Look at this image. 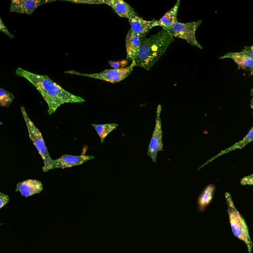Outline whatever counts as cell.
Masks as SVG:
<instances>
[{"label": "cell", "instance_id": "25", "mask_svg": "<svg viewBox=\"0 0 253 253\" xmlns=\"http://www.w3.org/2000/svg\"><path fill=\"white\" fill-rule=\"evenodd\" d=\"M251 108L253 109V98L252 99V101H251Z\"/></svg>", "mask_w": 253, "mask_h": 253}, {"label": "cell", "instance_id": "11", "mask_svg": "<svg viewBox=\"0 0 253 253\" xmlns=\"http://www.w3.org/2000/svg\"><path fill=\"white\" fill-rule=\"evenodd\" d=\"M140 45V37L130 29L126 37V59L132 61L135 60L138 55Z\"/></svg>", "mask_w": 253, "mask_h": 253}, {"label": "cell", "instance_id": "3", "mask_svg": "<svg viewBox=\"0 0 253 253\" xmlns=\"http://www.w3.org/2000/svg\"><path fill=\"white\" fill-rule=\"evenodd\" d=\"M229 221L233 234L246 244L249 253H251L253 244L246 223L235 208L229 193H225Z\"/></svg>", "mask_w": 253, "mask_h": 253}, {"label": "cell", "instance_id": "4", "mask_svg": "<svg viewBox=\"0 0 253 253\" xmlns=\"http://www.w3.org/2000/svg\"><path fill=\"white\" fill-rule=\"evenodd\" d=\"M21 111L26 123L29 137L43 160L44 166L42 170L46 172L52 169L53 160L50 157L41 131L29 118L24 106L21 107Z\"/></svg>", "mask_w": 253, "mask_h": 253}, {"label": "cell", "instance_id": "26", "mask_svg": "<svg viewBox=\"0 0 253 253\" xmlns=\"http://www.w3.org/2000/svg\"><path fill=\"white\" fill-rule=\"evenodd\" d=\"M251 75H253V67L251 68Z\"/></svg>", "mask_w": 253, "mask_h": 253}, {"label": "cell", "instance_id": "15", "mask_svg": "<svg viewBox=\"0 0 253 253\" xmlns=\"http://www.w3.org/2000/svg\"><path fill=\"white\" fill-rule=\"evenodd\" d=\"M226 58L233 60L240 68H252L253 66V59L244 50L241 52H229L219 57L220 59Z\"/></svg>", "mask_w": 253, "mask_h": 253}, {"label": "cell", "instance_id": "18", "mask_svg": "<svg viewBox=\"0 0 253 253\" xmlns=\"http://www.w3.org/2000/svg\"><path fill=\"white\" fill-rule=\"evenodd\" d=\"M91 125L99 135L101 143L103 142L105 137L118 126L116 123Z\"/></svg>", "mask_w": 253, "mask_h": 253}, {"label": "cell", "instance_id": "8", "mask_svg": "<svg viewBox=\"0 0 253 253\" xmlns=\"http://www.w3.org/2000/svg\"><path fill=\"white\" fill-rule=\"evenodd\" d=\"M94 158L92 155H63L59 158L53 160L52 169L57 168H68L73 166L81 165L83 163Z\"/></svg>", "mask_w": 253, "mask_h": 253}, {"label": "cell", "instance_id": "6", "mask_svg": "<svg viewBox=\"0 0 253 253\" xmlns=\"http://www.w3.org/2000/svg\"><path fill=\"white\" fill-rule=\"evenodd\" d=\"M202 21V20L188 23L177 21L168 31L173 37L184 39L190 44L202 49L203 47L198 42L195 36L196 31Z\"/></svg>", "mask_w": 253, "mask_h": 253}, {"label": "cell", "instance_id": "23", "mask_svg": "<svg viewBox=\"0 0 253 253\" xmlns=\"http://www.w3.org/2000/svg\"><path fill=\"white\" fill-rule=\"evenodd\" d=\"M0 31L6 34L11 39L14 38V36L9 32L6 26L3 23L1 18L0 19Z\"/></svg>", "mask_w": 253, "mask_h": 253}, {"label": "cell", "instance_id": "22", "mask_svg": "<svg viewBox=\"0 0 253 253\" xmlns=\"http://www.w3.org/2000/svg\"><path fill=\"white\" fill-rule=\"evenodd\" d=\"M9 201V197L8 195L0 192V209H1L4 207L6 204L8 203Z\"/></svg>", "mask_w": 253, "mask_h": 253}, {"label": "cell", "instance_id": "16", "mask_svg": "<svg viewBox=\"0 0 253 253\" xmlns=\"http://www.w3.org/2000/svg\"><path fill=\"white\" fill-rule=\"evenodd\" d=\"M253 141V126L249 130L247 135L240 141L236 143L228 148L221 151L220 153H219L217 155L211 158L209 161H208L206 164H207L208 162L213 160L215 158L218 157L223 155L224 154L227 153L231 151L234 150L235 149H242L244 147H245L247 144H248L250 142Z\"/></svg>", "mask_w": 253, "mask_h": 253}, {"label": "cell", "instance_id": "10", "mask_svg": "<svg viewBox=\"0 0 253 253\" xmlns=\"http://www.w3.org/2000/svg\"><path fill=\"white\" fill-rule=\"evenodd\" d=\"M51 1L52 0H13L11 1L10 11L31 15L39 6Z\"/></svg>", "mask_w": 253, "mask_h": 253}, {"label": "cell", "instance_id": "1", "mask_svg": "<svg viewBox=\"0 0 253 253\" xmlns=\"http://www.w3.org/2000/svg\"><path fill=\"white\" fill-rule=\"evenodd\" d=\"M16 74L32 84L41 93L48 107L49 115L54 113L64 103H83L84 99L64 89L45 75H39L18 67Z\"/></svg>", "mask_w": 253, "mask_h": 253}, {"label": "cell", "instance_id": "13", "mask_svg": "<svg viewBox=\"0 0 253 253\" xmlns=\"http://www.w3.org/2000/svg\"><path fill=\"white\" fill-rule=\"evenodd\" d=\"M120 17L129 19L136 12L129 4L122 0H104Z\"/></svg>", "mask_w": 253, "mask_h": 253}, {"label": "cell", "instance_id": "17", "mask_svg": "<svg viewBox=\"0 0 253 253\" xmlns=\"http://www.w3.org/2000/svg\"><path fill=\"white\" fill-rule=\"evenodd\" d=\"M214 186L213 184L208 185L200 195L198 204L199 209L201 211L209 204L212 200Z\"/></svg>", "mask_w": 253, "mask_h": 253}, {"label": "cell", "instance_id": "7", "mask_svg": "<svg viewBox=\"0 0 253 253\" xmlns=\"http://www.w3.org/2000/svg\"><path fill=\"white\" fill-rule=\"evenodd\" d=\"M161 110L162 105L159 104L157 109L155 126L147 152V155L151 158L152 161L154 162H157L156 160L158 153L160 151L163 150L162 129L160 118Z\"/></svg>", "mask_w": 253, "mask_h": 253}, {"label": "cell", "instance_id": "9", "mask_svg": "<svg viewBox=\"0 0 253 253\" xmlns=\"http://www.w3.org/2000/svg\"><path fill=\"white\" fill-rule=\"evenodd\" d=\"M158 20H146L134 13L129 19L131 29L139 37L142 38L154 27L157 26Z\"/></svg>", "mask_w": 253, "mask_h": 253}, {"label": "cell", "instance_id": "19", "mask_svg": "<svg viewBox=\"0 0 253 253\" xmlns=\"http://www.w3.org/2000/svg\"><path fill=\"white\" fill-rule=\"evenodd\" d=\"M14 98V95L2 88H0V105L8 107Z\"/></svg>", "mask_w": 253, "mask_h": 253}, {"label": "cell", "instance_id": "14", "mask_svg": "<svg viewBox=\"0 0 253 253\" xmlns=\"http://www.w3.org/2000/svg\"><path fill=\"white\" fill-rule=\"evenodd\" d=\"M180 3V0H178L174 5L158 20L157 26L169 30L177 21V15Z\"/></svg>", "mask_w": 253, "mask_h": 253}, {"label": "cell", "instance_id": "21", "mask_svg": "<svg viewBox=\"0 0 253 253\" xmlns=\"http://www.w3.org/2000/svg\"><path fill=\"white\" fill-rule=\"evenodd\" d=\"M240 183L242 185H253V174L242 178Z\"/></svg>", "mask_w": 253, "mask_h": 253}, {"label": "cell", "instance_id": "2", "mask_svg": "<svg viewBox=\"0 0 253 253\" xmlns=\"http://www.w3.org/2000/svg\"><path fill=\"white\" fill-rule=\"evenodd\" d=\"M174 41L169 32L164 28L149 38H141L140 49L135 60V66L150 70Z\"/></svg>", "mask_w": 253, "mask_h": 253}, {"label": "cell", "instance_id": "5", "mask_svg": "<svg viewBox=\"0 0 253 253\" xmlns=\"http://www.w3.org/2000/svg\"><path fill=\"white\" fill-rule=\"evenodd\" d=\"M134 66H135V61L133 60L130 65L126 68L105 69L100 73L92 74L82 73L74 70L66 71L64 73L69 74L87 77L114 84L126 79L132 71Z\"/></svg>", "mask_w": 253, "mask_h": 253}, {"label": "cell", "instance_id": "24", "mask_svg": "<svg viewBox=\"0 0 253 253\" xmlns=\"http://www.w3.org/2000/svg\"><path fill=\"white\" fill-rule=\"evenodd\" d=\"M253 59V45L246 47L243 50Z\"/></svg>", "mask_w": 253, "mask_h": 253}, {"label": "cell", "instance_id": "27", "mask_svg": "<svg viewBox=\"0 0 253 253\" xmlns=\"http://www.w3.org/2000/svg\"><path fill=\"white\" fill-rule=\"evenodd\" d=\"M251 95L253 96V87L251 90Z\"/></svg>", "mask_w": 253, "mask_h": 253}, {"label": "cell", "instance_id": "12", "mask_svg": "<svg viewBox=\"0 0 253 253\" xmlns=\"http://www.w3.org/2000/svg\"><path fill=\"white\" fill-rule=\"evenodd\" d=\"M43 189L42 183L38 180L29 179L18 182L16 185V191L27 197L40 193Z\"/></svg>", "mask_w": 253, "mask_h": 253}, {"label": "cell", "instance_id": "20", "mask_svg": "<svg viewBox=\"0 0 253 253\" xmlns=\"http://www.w3.org/2000/svg\"><path fill=\"white\" fill-rule=\"evenodd\" d=\"M108 63L110 66L113 68V69L124 68L127 65L128 60L126 59L116 61H109Z\"/></svg>", "mask_w": 253, "mask_h": 253}]
</instances>
